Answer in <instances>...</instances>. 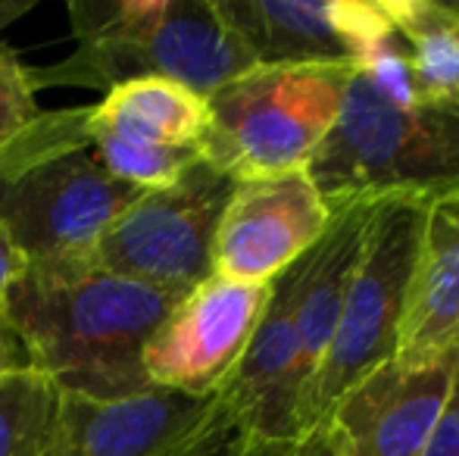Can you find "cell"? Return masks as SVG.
<instances>
[{
	"mask_svg": "<svg viewBox=\"0 0 459 456\" xmlns=\"http://www.w3.org/2000/svg\"><path fill=\"white\" fill-rule=\"evenodd\" d=\"M328 219L307 169L238 182L212 241V275L269 285L325 235Z\"/></svg>",
	"mask_w": 459,
	"mask_h": 456,
	"instance_id": "9",
	"label": "cell"
},
{
	"mask_svg": "<svg viewBox=\"0 0 459 456\" xmlns=\"http://www.w3.org/2000/svg\"><path fill=\"white\" fill-rule=\"evenodd\" d=\"M244 444H247V432L219 397L212 413L163 456H238Z\"/></svg>",
	"mask_w": 459,
	"mask_h": 456,
	"instance_id": "20",
	"label": "cell"
},
{
	"mask_svg": "<svg viewBox=\"0 0 459 456\" xmlns=\"http://www.w3.org/2000/svg\"><path fill=\"white\" fill-rule=\"evenodd\" d=\"M269 285L210 275L187 291L144 350V375L153 388L187 397H216L244 357L263 313Z\"/></svg>",
	"mask_w": 459,
	"mask_h": 456,
	"instance_id": "8",
	"label": "cell"
},
{
	"mask_svg": "<svg viewBox=\"0 0 459 456\" xmlns=\"http://www.w3.org/2000/svg\"><path fill=\"white\" fill-rule=\"evenodd\" d=\"M75 50L54 66H29L41 88H109L134 79H169L210 98L254 69L216 0H73Z\"/></svg>",
	"mask_w": 459,
	"mask_h": 456,
	"instance_id": "2",
	"label": "cell"
},
{
	"mask_svg": "<svg viewBox=\"0 0 459 456\" xmlns=\"http://www.w3.org/2000/svg\"><path fill=\"white\" fill-rule=\"evenodd\" d=\"M216 397H187L153 388L126 400L56 394L54 422L41 456H163L216 407Z\"/></svg>",
	"mask_w": 459,
	"mask_h": 456,
	"instance_id": "12",
	"label": "cell"
},
{
	"mask_svg": "<svg viewBox=\"0 0 459 456\" xmlns=\"http://www.w3.org/2000/svg\"><path fill=\"white\" fill-rule=\"evenodd\" d=\"M4 163H6V151H4V153H0V166H4Z\"/></svg>",
	"mask_w": 459,
	"mask_h": 456,
	"instance_id": "26",
	"label": "cell"
},
{
	"mask_svg": "<svg viewBox=\"0 0 459 456\" xmlns=\"http://www.w3.org/2000/svg\"><path fill=\"white\" fill-rule=\"evenodd\" d=\"M403 41L419 107H459V4L381 0Z\"/></svg>",
	"mask_w": 459,
	"mask_h": 456,
	"instance_id": "17",
	"label": "cell"
},
{
	"mask_svg": "<svg viewBox=\"0 0 459 456\" xmlns=\"http://www.w3.org/2000/svg\"><path fill=\"white\" fill-rule=\"evenodd\" d=\"M238 456H334L328 447L325 434L322 432H309V434H297L288 441H260V438H247V444L241 447Z\"/></svg>",
	"mask_w": 459,
	"mask_h": 456,
	"instance_id": "22",
	"label": "cell"
},
{
	"mask_svg": "<svg viewBox=\"0 0 459 456\" xmlns=\"http://www.w3.org/2000/svg\"><path fill=\"white\" fill-rule=\"evenodd\" d=\"M25 272V260L16 250L13 237L6 235V228L0 226V323H4L6 313V297H10V288L16 285V279Z\"/></svg>",
	"mask_w": 459,
	"mask_h": 456,
	"instance_id": "23",
	"label": "cell"
},
{
	"mask_svg": "<svg viewBox=\"0 0 459 456\" xmlns=\"http://www.w3.org/2000/svg\"><path fill=\"white\" fill-rule=\"evenodd\" d=\"M235 185L200 159L169 188L144 191L109 226L91 262L166 291H194L212 275V241Z\"/></svg>",
	"mask_w": 459,
	"mask_h": 456,
	"instance_id": "7",
	"label": "cell"
},
{
	"mask_svg": "<svg viewBox=\"0 0 459 456\" xmlns=\"http://www.w3.org/2000/svg\"><path fill=\"white\" fill-rule=\"evenodd\" d=\"M353 66H254L206 98L200 157L231 182L303 172L332 132Z\"/></svg>",
	"mask_w": 459,
	"mask_h": 456,
	"instance_id": "5",
	"label": "cell"
},
{
	"mask_svg": "<svg viewBox=\"0 0 459 456\" xmlns=\"http://www.w3.org/2000/svg\"><path fill=\"white\" fill-rule=\"evenodd\" d=\"M38 91L29 82V66H22L16 50L0 41V153L25 138L41 119Z\"/></svg>",
	"mask_w": 459,
	"mask_h": 456,
	"instance_id": "19",
	"label": "cell"
},
{
	"mask_svg": "<svg viewBox=\"0 0 459 456\" xmlns=\"http://www.w3.org/2000/svg\"><path fill=\"white\" fill-rule=\"evenodd\" d=\"M459 347L422 369L394 359L338 397L319 432L334 456H425L437 416L447 400Z\"/></svg>",
	"mask_w": 459,
	"mask_h": 456,
	"instance_id": "10",
	"label": "cell"
},
{
	"mask_svg": "<svg viewBox=\"0 0 459 456\" xmlns=\"http://www.w3.org/2000/svg\"><path fill=\"white\" fill-rule=\"evenodd\" d=\"M459 347V185L425 197L394 363L422 369Z\"/></svg>",
	"mask_w": 459,
	"mask_h": 456,
	"instance_id": "14",
	"label": "cell"
},
{
	"mask_svg": "<svg viewBox=\"0 0 459 456\" xmlns=\"http://www.w3.org/2000/svg\"><path fill=\"white\" fill-rule=\"evenodd\" d=\"M297 269L273 281L266 313L219 397L235 413L247 438L288 441L300 434V347L294 329Z\"/></svg>",
	"mask_w": 459,
	"mask_h": 456,
	"instance_id": "13",
	"label": "cell"
},
{
	"mask_svg": "<svg viewBox=\"0 0 459 456\" xmlns=\"http://www.w3.org/2000/svg\"><path fill=\"white\" fill-rule=\"evenodd\" d=\"M425 456H459V359L447 400H444V409L437 416L435 434H431L429 447H425Z\"/></svg>",
	"mask_w": 459,
	"mask_h": 456,
	"instance_id": "21",
	"label": "cell"
},
{
	"mask_svg": "<svg viewBox=\"0 0 459 456\" xmlns=\"http://www.w3.org/2000/svg\"><path fill=\"white\" fill-rule=\"evenodd\" d=\"M425 197L394 194L375 201L363 254L338 325L300 400V434L319 432L328 409L375 366L394 359L406 281L416 256Z\"/></svg>",
	"mask_w": 459,
	"mask_h": 456,
	"instance_id": "6",
	"label": "cell"
},
{
	"mask_svg": "<svg viewBox=\"0 0 459 456\" xmlns=\"http://www.w3.org/2000/svg\"><path fill=\"white\" fill-rule=\"evenodd\" d=\"M25 366H29V357H25L16 331H13L4 319V323H0V378L13 369H25Z\"/></svg>",
	"mask_w": 459,
	"mask_h": 456,
	"instance_id": "24",
	"label": "cell"
},
{
	"mask_svg": "<svg viewBox=\"0 0 459 456\" xmlns=\"http://www.w3.org/2000/svg\"><path fill=\"white\" fill-rule=\"evenodd\" d=\"M328 207L459 185V107H397L353 69L332 132L307 166Z\"/></svg>",
	"mask_w": 459,
	"mask_h": 456,
	"instance_id": "4",
	"label": "cell"
},
{
	"mask_svg": "<svg viewBox=\"0 0 459 456\" xmlns=\"http://www.w3.org/2000/svg\"><path fill=\"white\" fill-rule=\"evenodd\" d=\"M328 210H332V219H328L325 235L294 262V329L297 347H300L303 391L319 369L328 341L334 335L341 306H344V297L351 291L359 254H363L375 201H351Z\"/></svg>",
	"mask_w": 459,
	"mask_h": 456,
	"instance_id": "15",
	"label": "cell"
},
{
	"mask_svg": "<svg viewBox=\"0 0 459 456\" xmlns=\"http://www.w3.org/2000/svg\"><path fill=\"white\" fill-rule=\"evenodd\" d=\"M456 4H459V0H456Z\"/></svg>",
	"mask_w": 459,
	"mask_h": 456,
	"instance_id": "27",
	"label": "cell"
},
{
	"mask_svg": "<svg viewBox=\"0 0 459 456\" xmlns=\"http://www.w3.org/2000/svg\"><path fill=\"white\" fill-rule=\"evenodd\" d=\"M256 66L347 63L357 69L387 35L381 0H216Z\"/></svg>",
	"mask_w": 459,
	"mask_h": 456,
	"instance_id": "11",
	"label": "cell"
},
{
	"mask_svg": "<svg viewBox=\"0 0 459 456\" xmlns=\"http://www.w3.org/2000/svg\"><path fill=\"white\" fill-rule=\"evenodd\" d=\"M91 125L128 144L200 151L206 122V98L169 79H134L116 85L91 107Z\"/></svg>",
	"mask_w": 459,
	"mask_h": 456,
	"instance_id": "16",
	"label": "cell"
},
{
	"mask_svg": "<svg viewBox=\"0 0 459 456\" xmlns=\"http://www.w3.org/2000/svg\"><path fill=\"white\" fill-rule=\"evenodd\" d=\"M88 107L44 113L0 166V226L25 266H82L144 191L109 176L88 144Z\"/></svg>",
	"mask_w": 459,
	"mask_h": 456,
	"instance_id": "3",
	"label": "cell"
},
{
	"mask_svg": "<svg viewBox=\"0 0 459 456\" xmlns=\"http://www.w3.org/2000/svg\"><path fill=\"white\" fill-rule=\"evenodd\" d=\"M185 294L82 266H25L6 297V325L16 331L29 369L56 394L126 400L153 384L144 350Z\"/></svg>",
	"mask_w": 459,
	"mask_h": 456,
	"instance_id": "1",
	"label": "cell"
},
{
	"mask_svg": "<svg viewBox=\"0 0 459 456\" xmlns=\"http://www.w3.org/2000/svg\"><path fill=\"white\" fill-rule=\"evenodd\" d=\"M29 10H31V0H0V29L16 22V19L25 16Z\"/></svg>",
	"mask_w": 459,
	"mask_h": 456,
	"instance_id": "25",
	"label": "cell"
},
{
	"mask_svg": "<svg viewBox=\"0 0 459 456\" xmlns=\"http://www.w3.org/2000/svg\"><path fill=\"white\" fill-rule=\"evenodd\" d=\"M56 409V388L35 369L0 378V456H41Z\"/></svg>",
	"mask_w": 459,
	"mask_h": 456,
	"instance_id": "18",
	"label": "cell"
}]
</instances>
